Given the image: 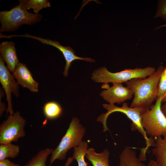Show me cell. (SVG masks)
<instances>
[{"label":"cell","instance_id":"1","mask_svg":"<svg viewBox=\"0 0 166 166\" xmlns=\"http://www.w3.org/2000/svg\"><path fill=\"white\" fill-rule=\"evenodd\" d=\"M164 68L160 65L151 75L144 78L131 79L125 83L126 87L134 93L130 107L149 108L157 97V87Z\"/></svg>","mask_w":166,"mask_h":166},{"label":"cell","instance_id":"2","mask_svg":"<svg viewBox=\"0 0 166 166\" xmlns=\"http://www.w3.org/2000/svg\"><path fill=\"white\" fill-rule=\"evenodd\" d=\"M27 0H19L18 4L9 11L0 12V32H12L22 25H33L40 21L42 15L33 14L27 10Z\"/></svg>","mask_w":166,"mask_h":166},{"label":"cell","instance_id":"3","mask_svg":"<svg viewBox=\"0 0 166 166\" xmlns=\"http://www.w3.org/2000/svg\"><path fill=\"white\" fill-rule=\"evenodd\" d=\"M102 106L107 110V111L106 113H103L100 115L97 120L101 123L103 126V132L109 130L106 124V121L109 116L115 112H121L125 114L132 121V123L131 124L132 130H137L143 136L146 144L145 150L147 151L150 146H154L155 143L154 139L148 137L142 125L141 115L144 109L140 107H129L128 104L125 102L123 103L121 107L106 104H103Z\"/></svg>","mask_w":166,"mask_h":166},{"label":"cell","instance_id":"4","mask_svg":"<svg viewBox=\"0 0 166 166\" xmlns=\"http://www.w3.org/2000/svg\"><path fill=\"white\" fill-rule=\"evenodd\" d=\"M156 69L153 67L148 66L144 68L125 69L120 72L112 73L105 67L95 70L92 73V79L97 83H125L133 79L146 78L154 73Z\"/></svg>","mask_w":166,"mask_h":166},{"label":"cell","instance_id":"5","mask_svg":"<svg viewBox=\"0 0 166 166\" xmlns=\"http://www.w3.org/2000/svg\"><path fill=\"white\" fill-rule=\"evenodd\" d=\"M85 128L79 123V120L73 117L67 131L60 143L51 153L50 164L56 160H60L65 159L68 151L73 148L78 146L82 141Z\"/></svg>","mask_w":166,"mask_h":166},{"label":"cell","instance_id":"6","mask_svg":"<svg viewBox=\"0 0 166 166\" xmlns=\"http://www.w3.org/2000/svg\"><path fill=\"white\" fill-rule=\"evenodd\" d=\"M161 98H156L154 104L144 109L141 115L142 124L147 136L153 138L166 134V117L161 109Z\"/></svg>","mask_w":166,"mask_h":166},{"label":"cell","instance_id":"7","mask_svg":"<svg viewBox=\"0 0 166 166\" xmlns=\"http://www.w3.org/2000/svg\"><path fill=\"white\" fill-rule=\"evenodd\" d=\"M26 121L17 111L10 115L0 125V143L17 142L26 135L24 127Z\"/></svg>","mask_w":166,"mask_h":166},{"label":"cell","instance_id":"8","mask_svg":"<svg viewBox=\"0 0 166 166\" xmlns=\"http://www.w3.org/2000/svg\"><path fill=\"white\" fill-rule=\"evenodd\" d=\"M6 65L5 62L0 56V82L6 96L8 106L7 114H14L12 102L11 94L18 97L19 95V84L12 74Z\"/></svg>","mask_w":166,"mask_h":166},{"label":"cell","instance_id":"9","mask_svg":"<svg viewBox=\"0 0 166 166\" xmlns=\"http://www.w3.org/2000/svg\"><path fill=\"white\" fill-rule=\"evenodd\" d=\"M26 37L37 40L43 44L50 45L57 48L63 54L66 61L65 65L63 74L65 77L68 76V72L72 62L76 60H81L90 62H94L95 60L91 58L82 57L77 56L75 54L74 51L70 46H65L61 45L59 42L51 40L44 38L30 35L28 34L25 35Z\"/></svg>","mask_w":166,"mask_h":166},{"label":"cell","instance_id":"10","mask_svg":"<svg viewBox=\"0 0 166 166\" xmlns=\"http://www.w3.org/2000/svg\"><path fill=\"white\" fill-rule=\"evenodd\" d=\"M105 88L106 89L102 91L100 95L110 105L123 103L132 99L134 96L131 89L123 86L121 83H113L112 86L109 87L108 85Z\"/></svg>","mask_w":166,"mask_h":166},{"label":"cell","instance_id":"11","mask_svg":"<svg viewBox=\"0 0 166 166\" xmlns=\"http://www.w3.org/2000/svg\"><path fill=\"white\" fill-rule=\"evenodd\" d=\"M12 74L18 84L22 87L32 92L38 91L39 84L34 79L32 73L25 64L19 62Z\"/></svg>","mask_w":166,"mask_h":166},{"label":"cell","instance_id":"12","mask_svg":"<svg viewBox=\"0 0 166 166\" xmlns=\"http://www.w3.org/2000/svg\"><path fill=\"white\" fill-rule=\"evenodd\" d=\"M14 45V42L7 41H4L0 45V57L12 73L15 70L19 62Z\"/></svg>","mask_w":166,"mask_h":166},{"label":"cell","instance_id":"13","mask_svg":"<svg viewBox=\"0 0 166 166\" xmlns=\"http://www.w3.org/2000/svg\"><path fill=\"white\" fill-rule=\"evenodd\" d=\"M118 166H146L136 156L135 151L132 148L127 146L120 155Z\"/></svg>","mask_w":166,"mask_h":166},{"label":"cell","instance_id":"14","mask_svg":"<svg viewBox=\"0 0 166 166\" xmlns=\"http://www.w3.org/2000/svg\"><path fill=\"white\" fill-rule=\"evenodd\" d=\"M109 152L107 149L100 153H97L92 148L88 149L85 156L93 166H109Z\"/></svg>","mask_w":166,"mask_h":166},{"label":"cell","instance_id":"15","mask_svg":"<svg viewBox=\"0 0 166 166\" xmlns=\"http://www.w3.org/2000/svg\"><path fill=\"white\" fill-rule=\"evenodd\" d=\"M155 147L151 151L160 166H166V134L155 139Z\"/></svg>","mask_w":166,"mask_h":166},{"label":"cell","instance_id":"16","mask_svg":"<svg viewBox=\"0 0 166 166\" xmlns=\"http://www.w3.org/2000/svg\"><path fill=\"white\" fill-rule=\"evenodd\" d=\"M43 112L47 119L52 120L56 119L61 116L62 112V109L58 102L51 101L45 104Z\"/></svg>","mask_w":166,"mask_h":166},{"label":"cell","instance_id":"17","mask_svg":"<svg viewBox=\"0 0 166 166\" xmlns=\"http://www.w3.org/2000/svg\"><path fill=\"white\" fill-rule=\"evenodd\" d=\"M20 152L19 145L13 144L11 142L1 144L0 145V160L8 158H14Z\"/></svg>","mask_w":166,"mask_h":166},{"label":"cell","instance_id":"18","mask_svg":"<svg viewBox=\"0 0 166 166\" xmlns=\"http://www.w3.org/2000/svg\"><path fill=\"white\" fill-rule=\"evenodd\" d=\"M53 150L49 148L40 150L24 166H47L46 164L47 159Z\"/></svg>","mask_w":166,"mask_h":166},{"label":"cell","instance_id":"19","mask_svg":"<svg viewBox=\"0 0 166 166\" xmlns=\"http://www.w3.org/2000/svg\"><path fill=\"white\" fill-rule=\"evenodd\" d=\"M88 144L85 141H82L80 144L74 148V153L72 158L76 160L78 166H88V163L85 162V157L88 151Z\"/></svg>","mask_w":166,"mask_h":166},{"label":"cell","instance_id":"20","mask_svg":"<svg viewBox=\"0 0 166 166\" xmlns=\"http://www.w3.org/2000/svg\"><path fill=\"white\" fill-rule=\"evenodd\" d=\"M156 98H161V102H166V65L164 67L157 87Z\"/></svg>","mask_w":166,"mask_h":166},{"label":"cell","instance_id":"21","mask_svg":"<svg viewBox=\"0 0 166 166\" xmlns=\"http://www.w3.org/2000/svg\"><path fill=\"white\" fill-rule=\"evenodd\" d=\"M26 5L27 10L32 8L36 14H38L42 9L50 6V3L47 0H27Z\"/></svg>","mask_w":166,"mask_h":166},{"label":"cell","instance_id":"22","mask_svg":"<svg viewBox=\"0 0 166 166\" xmlns=\"http://www.w3.org/2000/svg\"><path fill=\"white\" fill-rule=\"evenodd\" d=\"M158 2L154 17L155 18H160L166 21V0H159Z\"/></svg>","mask_w":166,"mask_h":166},{"label":"cell","instance_id":"23","mask_svg":"<svg viewBox=\"0 0 166 166\" xmlns=\"http://www.w3.org/2000/svg\"><path fill=\"white\" fill-rule=\"evenodd\" d=\"M0 166H20V165L12 162L7 158L0 160Z\"/></svg>","mask_w":166,"mask_h":166},{"label":"cell","instance_id":"24","mask_svg":"<svg viewBox=\"0 0 166 166\" xmlns=\"http://www.w3.org/2000/svg\"><path fill=\"white\" fill-rule=\"evenodd\" d=\"M6 105L4 103L0 101V116L1 117L2 116L4 112L6 111Z\"/></svg>","mask_w":166,"mask_h":166},{"label":"cell","instance_id":"25","mask_svg":"<svg viewBox=\"0 0 166 166\" xmlns=\"http://www.w3.org/2000/svg\"><path fill=\"white\" fill-rule=\"evenodd\" d=\"M146 166H160L156 160H150Z\"/></svg>","mask_w":166,"mask_h":166},{"label":"cell","instance_id":"26","mask_svg":"<svg viewBox=\"0 0 166 166\" xmlns=\"http://www.w3.org/2000/svg\"><path fill=\"white\" fill-rule=\"evenodd\" d=\"M73 160L72 157H69L67 159L66 163L65 164V166H69Z\"/></svg>","mask_w":166,"mask_h":166},{"label":"cell","instance_id":"27","mask_svg":"<svg viewBox=\"0 0 166 166\" xmlns=\"http://www.w3.org/2000/svg\"><path fill=\"white\" fill-rule=\"evenodd\" d=\"M161 110L166 117V102L164 103V104L161 106Z\"/></svg>","mask_w":166,"mask_h":166},{"label":"cell","instance_id":"28","mask_svg":"<svg viewBox=\"0 0 166 166\" xmlns=\"http://www.w3.org/2000/svg\"><path fill=\"white\" fill-rule=\"evenodd\" d=\"M165 26H166V24H164V25H162V26H158V27H157V28H156V29H159V28H161V27H165Z\"/></svg>","mask_w":166,"mask_h":166}]
</instances>
